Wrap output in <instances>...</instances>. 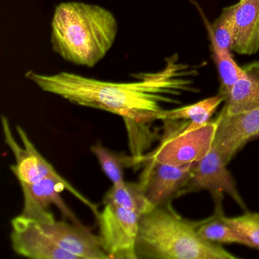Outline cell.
<instances>
[{
    "mask_svg": "<svg viewBox=\"0 0 259 259\" xmlns=\"http://www.w3.org/2000/svg\"><path fill=\"white\" fill-rule=\"evenodd\" d=\"M195 71L174 55L166 59L162 70L138 74L139 80L134 82L101 81L67 72L45 75L29 70L25 77L44 92L72 104L110 112L123 119L152 122L163 110L162 104L174 102L172 96L190 85Z\"/></svg>",
    "mask_w": 259,
    "mask_h": 259,
    "instance_id": "obj_1",
    "label": "cell"
},
{
    "mask_svg": "<svg viewBox=\"0 0 259 259\" xmlns=\"http://www.w3.org/2000/svg\"><path fill=\"white\" fill-rule=\"evenodd\" d=\"M117 20L107 9L81 2L56 7L51 44L54 52L77 66L98 64L116 40Z\"/></svg>",
    "mask_w": 259,
    "mask_h": 259,
    "instance_id": "obj_2",
    "label": "cell"
},
{
    "mask_svg": "<svg viewBox=\"0 0 259 259\" xmlns=\"http://www.w3.org/2000/svg\"><path fill=\"white\" fill-rule=\"evenodd\" d=\"M198 221L185 219L170 202L141 215L136 244L137 259H237L197 231Z\"/></svg>",
    "mask_w": 259,
    "mask_h": 259,
    "instance_id": "obj_3",
    "label": "cell"
},
{
    "mask_svg": "<svg viewBox=\"0 0 259 259\" xmlns=\"http://www.w3.org/2000/svg\"><path fill=\"white\" fill-rule=\"evenodd\" d=\"M163 134L160 145L144 156L159 163L180 166L198 163L213 145L216 121L189 130L188 121L163 120Z\"/></svg>",
    "mask_w": 259,
    "mask_h": 259,
    "instance_id": "obj_4",
    "label": "cell"
},
{
    "mask_svg": "<svg viewBox=\"0 0 259 259\" xmlns=\"http://www.w3.org/2000/svg\"><path fill=\"white\" fill-rule=\"evenodd\" d=\"M19 183L24 196L22 214L37 222L54 218L50 207L51 205H55L66 219L71 221L72 224L86 227L62 198L60 193L65 189L89 207L96 218L99 214L98 205L89 201L68 181H60L54 178H44L35 183Z\"/></svg>",
    "mask_w": 259,
    "mask_h": 259,
    "instance_id": "obj_5",
    "label": "cell"
},
{
    "mask_svg": "<svg viewBox=\"0 0 259 259\" xmlns=\"http://www.w3.org/2000/svg\"><path fill=\"white\" fill-rule=\"evenodd\" d=\"M141 215L115 204H105L97 217L99 239L109 258L137 259L136 244Z\"/></svg>",
    "mask_w": 259,
    "mask_h": 259,
    "instance_id": "obj_6",
    "label": "cell"
},
{
    "mask_svg": "<svg viewBox=\"0 0 259 259\" xmlns=\"http://www.w3.org/2000/svg\"><path fill=\"white\" fill-rule=\"evenodd\" d=\"M227 166V163L219 151L212 145L208 153L194 166L181 195L207 190L211 194L215 206L222 207L223 197L227 194L241 208L245 210V203Z\"/></svg>",
    "mask_w": 259,
    "mask_h": 259,
    "instance_id": "obj_7",
    "label": "cell"
},
{
    "mask_svg": "<svg viewBox=\"0 0 259 259\" xmlns=\"http://www.w3.org/2000/svg\"><path fill=\"white\" fill-rule=\"evenodd\" d=\"M195 163L174 165L159 163L144 157V169L139 183L152 206L161 205L181 196Z\"/></svg>",
    "mask_w": 259,
    "mask_h": 259,
    "instance_id": "obj_8",
    "label": "cell"
},
{
    "mask_svg": "<svg viewBox=\"0 0 259 259\" xmlns=\"http://www.w3.org/2000/svg\"><path fill=\"white\" fill-rule=\"evenodd\" d=\"M213 145L226 163L254 138H259V108L237 113L221 111L216 120Z\"/></svg>",
    "mask_w": 259,
    "mask_h": 259,
    "instance_id": "obj_9",
    "label": "cell"
},
{
    "mask_svg": "<svg viewBox=\"0 0 259 259\" xmlns=\"http://www.w3.org/2000/svg\"><path fill=\"white\" fill-rule=\"evenodd\" d=\"M11 242L19 255L32 259H78L57 245L40 224L20 214L11 221Z\"/></svg>",
    "mask_w": 259,
    "mask_h": 259,
    "instance_id": "obj_10",
    "label": "cell"
},
{
    "mask_svg": "<svg viewBox=\"0 0 259 259\" xmlns=\"http://www.w3.org/2000/svg\"><path fill=\"white\" fill-rule=\"evenodd\" d=\"M37 223L57 245L78 259L109 258L99 236L93 234L87 227L57 221L55 218Z\"/></svg>",
    "mask_w": 259,
    "mask_h": 259,
    "instance_id": "obj_11",
    "label": "cell"
},
{
    "mask_svg": "<svg viewBox=\"0 0 259 259\" xmlns=\"http://www.w3.org/2000/svg\"><path fill=\"white\" fill-rule=\"evenodd\" d=\"M2 125L6 143L10 147L16 158V164L10 166V168L19 182L35 183L44 179L39 168L37 148L33 145L23 128L20 125L16 126L18 134L25 148L18 145L12 134L8 119L4 116H2Z\"/></svg>",
    "mask_w": 259,
    "mask_h": 259,
    "instance_id": "obj_12",
    "label": "cell"
},
{
    "mask_svg": "<svg viewBox=\"0 0 259 259\" xmlns=\"http://www.w3.org/2000/svg\"><path fill=\"white\" fill-rule=\"evenodd\" d=\"M233 51L253 55L259 51V0H239L234 16Z\"/></svg>",
    "mask_w": 259,
    "mask_h": 259,
    "instance_id": "obj_13",
    "label": "cell"
},
{
    "mask_svg": "<svg viewBox=\"0 0 259 259\" xmlns=\"http://www.w3.org/2000/svg\"><path fill=\"white\" fill-rule=\"evenodd\" d=\"M245 75L239 78L226 98L221 111L237 113L259 108V62L242 67Z\"/></svg>",
    "mask_w": 259,
    "mask_h": 259,
    "instance_id": "obj_14",
    "label": "cell"
},
{
    "mask_svg": "<svg viewBox=\"0 0 259 259\" xmlns=\"http://www.w3.org/2000/svg\"><path fill=\"white\" fill-rule=\"evenodd\" d=\"M225 95L220 93L210 98L198 101L195 104L172 110H163L157 119L160 120L188 121L189 130L199 128L209 122L221 103L226 101Z\"/></svg>",
    "mask_w": 259,
    "mask_h": 259,
    "instance_id": "obj_15",
    "label": "cell"
},
{
    "mask_svg": "<svg viewBox=\"0 0 259 259\" xmlns=\"http://www.w3.org/2000/svg\"><path fill=\"white\" fill-rule=\"evenodd\" d=\"M200 13L207 28L209 40L210 41L212 59L216 65L218 75H219L220 81H221L220 93L225 95L227 98L235 83L239 78L244 77L245 72L242 67L238 66L231 53L227 52L218 46L212 32L211 25H210L204 15H203L202 12L200 11Z\"/></svg>",
    "mask_w": 259,
    "mask_h": 259,
    "instance_id": "obj_16",
    "label": "cell"
},
{
    "mask_svg": "<svg viewBox=\"0 0 259 259\" xmlns=\"http://www.w3.org/2000/svg\"><path fill=\"white\" fill-rule=\"evenodd\" d=\"M103 203L115 204L142 215L151 210L154 206L147 198L143 187L139 182H121L113 184L104 195Z\"/></svg>",
    "mask_w": 259,
    "mask_h": 259,
    "instance_id": "obj_17",
    "label": "cell"
},
{
    "mask_svg": "<svg viewBox=\"0 0 259 259\" xmlns=\"http://www.w3.org/2000/svg\"><path fill=\"white\" fill-rule=\"evenodd\" d=\"M91 151L101 165L103 172L111 180L113 184L124 181V169L139 168L143 166V161L140 159L128 156L124 153H117L107 149L101 142L92 145Z\"/></svg>",
    "mask_w": 259,
    "mask_h": 259,
    "instance_id": "obj_18",
    "label": "cell"
},
{
    "mask_svg": "<svg viewBox=\"0 0 259 259\" xmlns=\"http://www.w3.org/2000/svg\"><path fill=\"white\" fill-rule=\"evenodd\" d=\"M223 213L222 207H216L213 216L198 221L197 231L200 236L212 243H236L251 248L249 242L224 221Z\"/></svg>",
    "mask_w": 259,
    "mask_h": 259,
    "instance_id": "obj_19",
    "label": "cell"
},
{
    "mask_svg": "<svg viewBox=\"0 0 259 259\" xmlns=\"http://www.w3.org/2000/svg\"><path fill=\"white\" fill-rule=\"evenodd\" d=\"M237 4L226 7L211 25L212 32L218 46L227 52L233 51L235 34L234 16Z\"/></svg>",
    "mask_w": 259,
    "mask_h": 259,
    "instance_id": "obj_20",
    "label": "cell"
},
{
    "mask_svg": "<svg viewBox=\"0 0 259 259\" xmlns=\"http://www.w3.org/2000/svg\"><path fill=\"white\" fill-rule=\"evenodd\" d=\"M222 218L249 242L251 248L259 249L258 212L245 211L234 218L226 217L223 213Z\"/></svg>",
    "mask_w": 259,
    "mask_h": 259,
    "instance_id": "obj_21",
    "label": "cell"
}]
</instances>
